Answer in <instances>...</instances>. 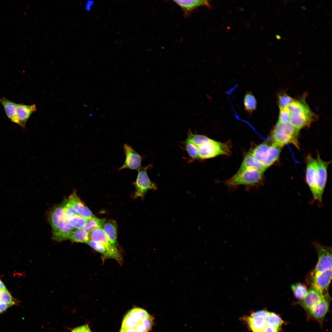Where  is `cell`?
Wrapping results in <instances>:
<instances>
[{"label":"cell","mask_w":332,"mask_h":332,"mask_svg":"<svg viewBox=\"0 0 332 332\" xmlns=\"http://www.w3.org/2000/svg\"><path fill=\"white\" fill-rule=\"evenodd\" d=\"M49 219L53 231V239L59 241L67 239L70 233L74 228L65 216L62 203L52 209Z\"/></svg>","instance_id":"1"},{"label":"cell","mask_w":332,"mask_h":332,"mask_svg":"<svg viewBox=\"0 0 332 332\" xmlns=\"http://www.w3.org/2000/svg\"><path fill=\"white\" fill-rule=\"evenodd\" d=\"M290 114V123L300 130L310 125L314 116L303 100L294 101L287 107Z\"/></svg>","instance_id":"2"},{"label":"cell","mask_w":332,"mask_h":332,"mask_svg":"<svg viewBox=\"0 0 332 332\" xmlns=\"http://www.w3.org/2000/svg\"><path fill=\"white\" fill-rule=\"evenodd\" d=\"M264 172L255 169H246L239 171L233 176L224 182V184L233 190L240 185H244L248 188L260 185Z\"/></svg>","instance_id":"3"},{"label":"cell","mask_w":332,"mask_h":332,"mask_svg":"<svg viewBox=\"0 0 332 332\" xmlns=\"http://www.w3.org/2000/svg\"><path fill=\"white\" fill-rule=\"evenodd\" d=\"M299 131L290 123H283L278 121L272 133V143L282 148L289 143L298 147V138Z\"/></svg>","instance_id":"4"},{"label":"cell","mask_w":332,"mask_h":332,"mask_svg":"<svg viewBox=\"0 0 332 332\" xmlns=\"http://www.w3.org/2000/svg\"><path fill=\"white\" fill-rule=\"evenodd\" d=\"M196 147L199 159H202L212 158L220 155H228L230 153L226 144L210 138L206 142Z\"/></svg>","instance_id":"5"},{"label":"cell","mask_w":332,"mask_h":332,"mask_svg":"<svg viewBox=\"0 0 332 332\" xmlns=\"http://www.w3.org/2000/svg\"><path fill=\"white\" fill-rule=\"evenodd\" d=\"M150 165L141 167L138 171L136 181L133 183L135 188L134 195L135 198L143 197L149 190H157L156 185L150 179L147 173V170Z\"/></svg>","instance_id":"6"},{"label":"cell","mask_w":332,"mask_h":332,"mask_svg":"<svg viewBox=\"0 0 332 332\" xmlns=\"http://www.w3.org/2000/svg\"><path fill=\"white\" fill-rule=\"evenodd\" d=\"M316 160V192L313 199L321 205L322 204V195L327 181V168L329 162L323 160L319 156Z\"/></svg>","instance_id":"7"},{"label":"cell","mask_w":332,"mask_h":332,"mask_svg":"<svg viewBox=\"0 0 332 332\" xmlns=\"http://www.w3.org/2000/svg\"><path fill=\"white\" fill-rule=\"evenodd\" d=\"M89 233V238L91 240L102 244L107 248L112 259L116 260L119 263L122 261L121 255L116 247L108 240L102 228H96Z\"/></svg>","instance_id":"8"},{"label":"cell","mask_w":332,"mask_h":332,"mask_svg":"<svg viewBox=\"0 0 332 332\" xmlns=\"http://www.w3.org/2000/svg\"><path fill=\"white\" fill-rule=\"evenodd\" d=\"M317 252L318 259L313 274L332 269V250L331 247L314 243Z\"/></svg>","instance_id":"9"},{"label":"cell","mask_w":332,"mask_h":332,"mask_svg":"<svg viewBox=\"0 0 332 332\" xmlns=\"http://www.w3.org/2000/svg\"><path fill=\"white\" fill-rule=\"evenodd\" d=\"M123 149L125 159L123 165L118 169L120 171L125 168L138 170L141 167L142 157L132 148V146L125 143Z\"/></svg>","instance_id":"10"},{"label":"cell","mask_w":332,"mask_h":332,"mask_svg":"<svg viewBox=\"0 0 332 332\" xmlns=\"http://www.w3.org/2000/svg\"><path fill=\"white\" fill-rule=\"evenodd\" d=\"M268 313L266 310H260L245 318V320L252 332H263L268 325L266 321Z\"/></svg>","instance_id":"11"},{"label":"cell","mask_w":332,"mask_h":332,"mask_svg":"<svg viewBox=\"0 0 332 332\" xmlns=\"http://www.w3.org/2000/svg\"><path fill=\"white\" fill-rule=\"evenodd\" d=\"M312 287L322 295L327 293L332 277V269L313 274Z\"/></svg>","instance_id":"12"},{"label":"cell","mask_w":332,"mask_h":332,"mask_svg":"<svg viewBox=\"0 0 332 332\" xmlns=\"http://www.w3.org/2000/svg\"><path fill=\"white\" fill-rule=\"evenodd\" d=\"M150 315L145 310L139 307H134L130 310L124 317L121 327L133 328L135 325L144 318Z\"/></svg>","instance_id":"13"},{"label":"cell","mask_w":332,"mask_h":332,"mask_svg":"<svg viewBox=\"0 0 332 332\" xmlns=\"http://www.w3.org/2000/svg\"><path fill=\"white\" fill-rule=\"evenodd\" d=\"M330 300L328 293L325 294L320 301L308 311V314L313 319L322 323L329 310Z\"/></svg>","instance_id":"14"},{"label":"cell","mask_w":332,"mask_h":332,"mask_svg":"<svg viewBox=\"0 0 332 332\" xmlns=\"http://www.w3.org/2000/svg\"><path fill=\"white\" fill-rule=\"evenodd\" d=\"M317 168L316 159L310 156H307L306 171V180L313 198L316 192V177Z\"/></svg>","instance_id":"15"},{"label":"cell","mask_w":332,"mask_h":332,"mask_svg":"<svg viewBox=\"0 0 332 332\" xmlns=\"http://www.w3.org/2000/svg\"><path fill=\"white\" fill-rule=\"evenodd\" d=\"M73 209L79 215L88 219L96 217L74 192L68 198Z\"/></svg>","instance_id":"16"},{"label":"cell","mask_w":332,"mask_h":332,"mask_svg":"<svg viewBox=\"0 0 332 332\" xmlns=\"http://www.w3.org/2000/svg\"><path fill=\"white\" fill-rule=\"evenodd\" d=\"M325 295H322L312 287L307 291L304 297L299 300V303L308 312L311 309L320 301Z\"/></svg>","instance_id":"17"},{"label":"cell","mask_w":332,"mask_h":332,"mask_svg":"<svg viewBox=\"0 0 332 332\" xmlns=\"http://www.w3.org/2000/svg\"><path fill=\"white\" fill-rule=\"evenodd\" d=\"M182 10L185 16H188L197 8L206 6L211 8V6L208 0H174Z\"/></svg>","instance_id":"18"},{"label":"cell","mask_w":332,"mask_h":332,"mask_svg":"<svg viewBox=\"0 0 332 332\" xmlns=\"http://www.w3.org/2000/svg\"><path fill=\"white\" fill-rule=\"evenodd\" d=\"M16 109L18 125L23 128H25L27 121L31 115L37 110L36 105L35 104L27 105L23 104H16Z\"/></svg>","instance_id":"19"},{"label":"cell","mask_w":332,"mask_h":332,"mask_svg":"<svg viewBox=\"0 0 332 332\" xmlns=\"http://www.w3.org/2000/svg\"><path fill=\"white\" fill-rule=\"evenodd\" d=\"M255 169L264 172L266 169L263 163L256 159L249 152L245 156L238 171Z\"/></svg>","instance_id":"20"},{"label":"cell","mask_w":332,"mask_h":332,"mask_svg":"<svg viewBox=\"0 0 332 332\" xmlns=\"http://www.w3.org/2000/svg\"><path fill=\"white\" fill-rule=\"evenodd\" d=\"M282 148L273 143L270 145L262 161L266 169L272 165L278 160Z\"/></svg>","instance_id":"21"},{"label":"cell","mask_w":332,"mask_h":332,"mask_svg":"<svg viewBox=\"0 0 332 332\" xmlns=\"http://www.w3.org/2000/svg\"><path fill=\"white\" fill-rule=\"evenodd\" d=\"M102 228L109 241L116 247L117 235L116 222L112 219L105 220Z\"/></svg>","instance_id":"22"},{"label":"cell","mask_w":332,"mask_h":332,"mask_svg":"<svg viewBox=\"0 0 332 332\" xmlns=\"http://www.w3.org/2000/svg\"><path fill=\"white\" fill-rule=\"evenodd\" d=\"M0 102L3 105L8 118L12 122L18 124L16 104L5 97L0 98Z\"/></svg>","instance_id":"23"},{"label":"cell","mask_w":332,"mask_h":332,"mask_svg":"<svg viewBox=\"0 0 332 332\" xmlns=\"http://www.w3.org/2000/svg\"><path fill=\"white\" fill-rule=\"evenodd\" d=\"M243 103L246 113L248 116H251L256 110L257 106L256 99L251 92H246L244 97Z\"/></svg>","instance_id":"24"},{"label":"cell","mask_w":332,"mask_h":332,"mask_svg":"<svg viewBox=\"0 0 332 332\" xmlns=\"http://www.w3.org/2000/svg\"><path fill=\"white\" fill-rule=\"evenodd\" d=\"M89 233L81 228H74L70 233L68 238L73 242L86 243L89 239Z\"/></svg>","instance_id":"25"},{"label":"cell","mask_w":332,"mask_h":332,"mask_svg":"<svg viewBox=\"0 0 332 332\" xmlns=\"http://www.w3.org/2000/svg\"><path fill=\"white\" fill-rule=\"evenodd\" d=\"M104 219H99L96 217L87 219L82 228L89 233L98 228H102L105 221Z\"/></svg>","instance_id":"26"},{"label":"cell","mask_w":332,"mask_h":332,"mask_svg":"<svg viewBox=\"0 0 332 332\" xmlns=\"http://www.w3.org/2000/svg\"><path fill=\"white\" fill-rule=\"evenodd\" d=\"M270 146L267 143H262L256 146L249 152L256 159L262 162Z\"/></svg>","instance_id":"27"},{"label":"cell","mask_w":332,"mask_h":332,"mask_svg":"<svg viewBox=\"0 0 332 332\" xmlns=\"http://www.w3.org/2000/svg\"><path fill=\"white\" fill-rule=\"evenodd\" d=\"M87 243L94 250L101 253L104 259H112L111 255L107 248L102 244L91 239H89Z\"/></svg>","instance_id":"28"},{"label":"cell","mask_w":332,"mask_h":332,"mask_svg":"<svg viewBox=\"0 0 332 332\" xmlns=\"http://www.w3.org/2000/svg\"><path fill=\"white\" fill-rule=\"evenodd\" d=\"M291 288L295 297L299 300L304 297L308 291L306 286L301 283L292 285Z\"/></svg>","instance_id":"29"},{"label":"cell","mask_w":332,"mask_h":332,"mask_svg":"<svg viewBox=\"0 0 332 332\" xmlns=\"http://www.w3.org/2000/svg\"><path fill=\"white\" fill-rule=\"evenodd\" d=\"M266 321L269 325L280 328L283 323V320L279 315L274 312L269 311L266 318Z\"/></svg>","instance_id":"30"},{"label":"cell","mask_w":332,"mask_h":332,"mask_svg":"<svg viewBox=\"0 0 332 332\" xmlns=\"http://www.w3.org/2000/svg\"><path fill=\"white\" fill-rule=\"evenodd\" d=\"M62 203L65 216L68 221L72 218L78 215L72 207L69 198L65 200Z\"/></svg>","instance_id":"31"},{"label":"cell","mask_w":332,"mask_h":332,"mask_svg":"<svg viewBox=\"0 0 332 332\" xmlns=\"http://www.w3.org/2000/svg\"><path fill=\"white\" fill-rule=\"evenodd\" d=\"M0 300L10 307L15 304V300L12 297L7 289L0 290Z\"/></svg>","instance_id":"32"},{"label":"cell","mask_w":332,"mask_h":332,"mask_svg":"<svg viewBox=\"0 0 332 332\" xmlns=\"http://www.w3.org/2000/svg\"><path fill=\"white\" fill-rule=\"evenodd\" d=\"M278 103L280 109L288 107L294 100L285 93H281L278 97Z\"/></svg>","instance_id":"33"},{"label":"cell","mask_w":332,"mask_h":332,"mask_svg":"<svg viewBox=\"0 0 332 332\" xmlns=\"http://www.w3.org/2000/svg\"><path fill=\"white\" fill-rule=\"evenodd\" d=\"M87 219L77 215L72 218L69 222L70 226L74 228H81L85 225Z\"/></svg>","instance_id":"34"},{"label":"cell","mask_w":332,"mask_h":332,"mask_svg":"<svg viewBox=\"0 0 332 332\" xmlns=\"http://www.w3.org/2000/svg\"><path fill=\"white\" fill-rule=\"evenodd\" d=\"M185 146L187 152L190 157L193 159H199L197 148L196 145L186 140Z\"/></svg>","instance_id":"35"},{"label":"cell","mask_w":332,"mask_h":332,"mask_svg":"<svg viewBox=\"0 0 332 332\" xmlns=\"http://www.w3.org/2000/svg\"><path fill=\"white\" fill-rule=\"evenodd\" d=\"M290 114L287 107L280 109L278 121L283 123H290Z\"/></svg>","instance_id":"36"},{"label":"cell","mask_w":332,"mask_h":332,"mask_svg":"<svg viewBox=\"0 0 332 332\" xmlns=\"http://www.w3.org/2000/svg\"><path fill=\"white\" fill-rule=\"evenodd\" d=\"M154 318L150 315L148 317L143 318L140 321L144 327L148 331L152 329L153 324Z\"/></svg>","instance_id":"37"},{"label":"cell","mask_w":332,"mask_h":332,"mask_svg":"<svg viewBox=\"0 0 332 332\" xmlns=\"http://www.w3.org/2000/svg\"><path fill=\"white\" fill-rule=\"evenodd\" d=\"M71 332H91L88 324H85L74 328Z\"/></svg>","instance_id":"38"},{"label":"cell","mask_w":332,"mask_h":332,"mask_svg":"<svg viewBox=\"0 0 332 332\" xmlns=\"http://www.w3.org/2000/svg\"><path fill=\"white\" fill-rule=\"evenodd\" d=\"M95 5V2L93 0H88L85 3L84 8L87 11H90L92 9Z\"/></svg>","instance_id":"39"},{"label":"cell","mask_w":332,"mask_h":332,"mask_svg":"<svg viewBox=\"0 0 332 332\" xmlns=\"http://www.w3.org/2000/svg\"><path fill=\"white\" fill-rule=\"evenodd\" d=\"M280 329V328L268 325L263 332H279Z\"/></svg>","instance_id":"40"},{"label":"cell","mask_w":332,"mask_h":332,"mask_svg":"<svg viewBox=\"0 0 332 332\" xmlns=\"http://www.w3.org/2000/svg\"><path fill=\"white\" fill-rule=\"evenodd\" d=\"M136 332H148L142 325L140 322L137 323L133 328Z\"/></svg>","instance_id":"41"},{"label":"cell","mask_w":332,"mask_h":332,"mask_svg":"<svg viewBox=\"0 0 332 332\" xmlns=\"http://www.w3.org/2000/svg\"><path fill=\"white\" fill-rule=\"evenodd\" d=\"M10 306L0 300V314L5 311Z\"/></svg>","instance_id":"42"},{"label":"cell","mask_w":332,"mask_h":332,"mask_svg":"<svg viewBox=\"0 0 332 332\" xmlns=\"http://www.w3.org/2000/svg\"><path fill=\"white\" fill-rule=\"evenodd\" d=\"M120 332H136L134 328H125L121 327Z\"/></svg>","instance_id":"43"},{"label":"cell","mask_w":332,"mask_h":332,"mask_svg":"<svg viewBox=\"0 0 332 332\" xmlns=\"http://www.w3.org/2000/svg\"><path fill=\"white\" fill-rule=\"evenodd\" d=\"M6 288L5 285L0 279V290Z\"/></svg>","instance_id":"44"}]
</instances>
